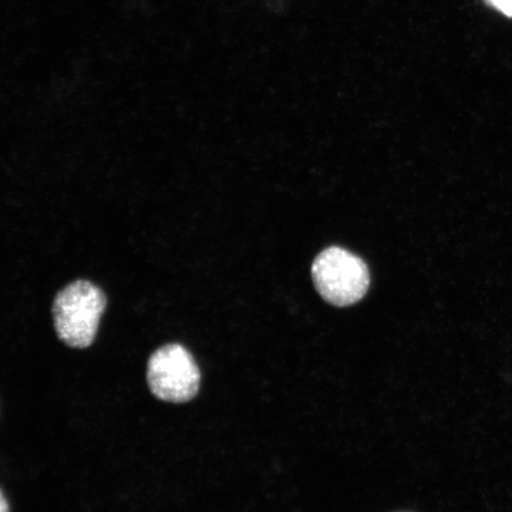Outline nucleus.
I'll list each match as a JSON object with an SVG mask.
<instances>
[{"mask_svg": "<svg viewBox=\"0 0 512 512\" xmlns=\"http://www.w3.org/2000/svg\"><path fill=\"white\" fill-rule=\"evenodd\" d=\"M106 305L105 293L89 281H75L63 288L53 305L57 336L70 348L91 347Z\"/></svg>", "mask_w": 512, "mask_h": 512, "instance_id": "1", "label": "nucleus"}, {"mask_svg": "<svg viewBox=\"0 0 512 512\" xmlns=\"http://www.w3.org/2000/svg\"><path fill=\"white\" fill-rule=\"evenodd\" d=\"M312 279L325 302L338 307L360 302L370 283L366 262L338 247L325 249L317 256Z\"/></svg>", "mask_w": 512, "mask_h": 512, "instance_id": "2", "label": "nucleus"}, {"mask_svg": "<svg viewBox=\"0 0 512 512\" xmlns=\"http://www.w3.org/2000/svg\"><path fill=\"white\" fill-rule=\"evenodd\" d=\"M147 383L151 393L159 400L189 402L200 389V368L183 345H164L153 352L147 363Z\"/></svg>", "mask_w": 512, "mask_h": 512, "instance_id": "3", "label": "nucleus"}, {"mask_svg": "<svg viewBox=\"0 0 512 512\" xmlns=\"http://www.w3.org/2000/svg\"><path fill=\"white\" fill-rule=\"evenodd\" d=\"M485 2L505 16L512 17V0H485Z\"/></svg>", "mask_w": 512, "mask_h": 512, "instance_id": "4", "label": "nucleus"}, {"mask_svg": "<svg viewBox=\"0 0 512 512\" xmlns=\"http://www.w3.org/2000/svg\"><path fill=\"white\" fill-rule=\"evenodd\" d=\"M0 512H10L9 503L6 501L2 490H0Z\"/></svg>", "mask_w": 512, "mask_h": 512, "instance_id": "5", "label": "nucleus"}]
</instances>
